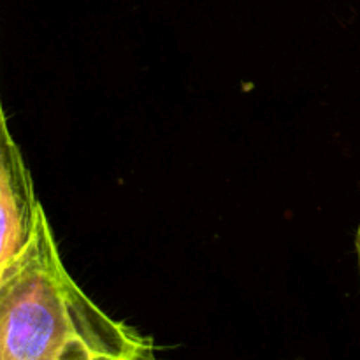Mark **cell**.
I'll list each match as a JSON object with an SVG mask.
<instances>
[{
  "label": "cell",
  "instance_id": "obj_1",
  "mask_svg": "<svg viewBox=\"0 0 360 360\" xmlns=\"http://www.w3.org/2000/svg\"><path fill=\"white\" fill-rule=\"evenodd\" d=\"M155 345L102 311L65 269L42 210L27 248L0 267V360L151 359Z\"/></svg>",
  "mask_w": 360,
  "mask_h": 360
},
{
  "label": "cell",
  "instance_id": "obj_2",
  "mask_svg": "<svg viewBox=\"0 0 360 360\" xmlns=\"http://www.w3.org/2000/svg\"><path fill=\"white\" fill-rule=\"evenodd\" d=\"M41 213L32 174L11 136L0 97V267L27 248Z\"/></svg>",
  "mask_w": 360,
  "mask_h": 360
}]
</instances>
